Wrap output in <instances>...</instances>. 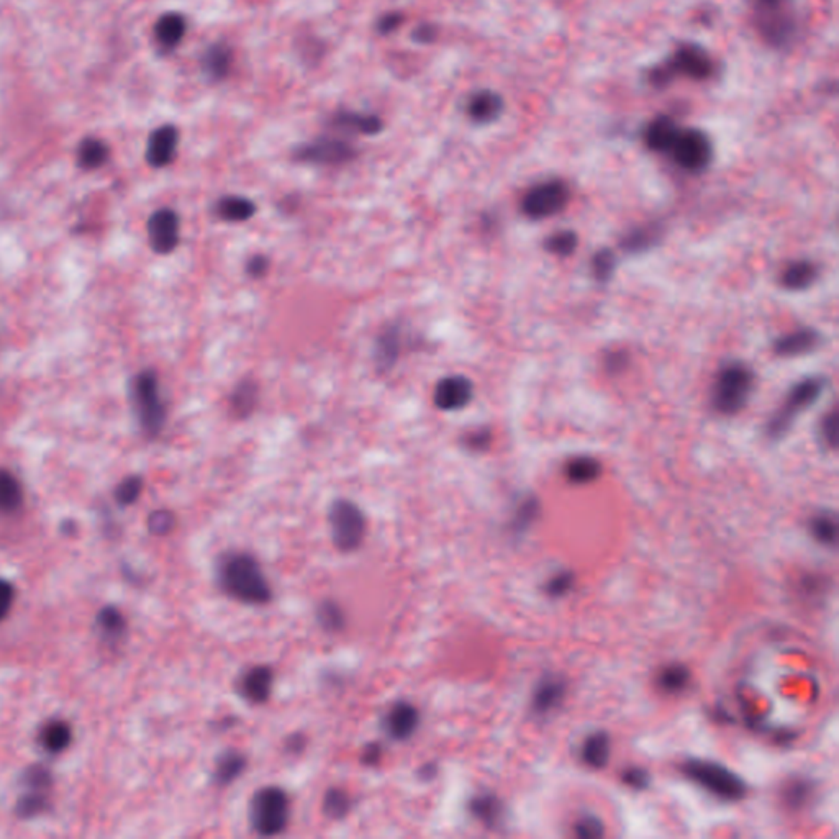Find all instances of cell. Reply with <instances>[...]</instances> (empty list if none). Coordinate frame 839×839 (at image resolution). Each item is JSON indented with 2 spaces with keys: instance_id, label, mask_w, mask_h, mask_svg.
<instances>
[{
  "instance_id": "1",
  "label": "cell",
  "mask_w": 839,
  "mask_h": 839,
  "mask_svg": "<svg viewBox=\"0 0 839 839\" xmlns=\"http://www.w3.org/2000/svg\"><path fill=\"white\" fill-rule=\"evenodd\" d=\"M219 586L228 595L246 605H266L273 598V588L262 572L261 564L250 553H228L219 563Z\"/></svg>"
},
{
  "instance_id": "2",
  "label": "cell",
  "mask_w": 839,
  "mask_h": 839,
  "mask_svg": "<svg viewBox=\"0 0 839 839\" xmlns=\"http://www.w3.org/2000/svg\"><path fill=\"white\" fill-rule=\"evenodd\" d=\"M682 776L705 792L723 802H739L747 794V786L731 769L707 759H689L681 767Z\"/></svg>"
},
{
  "instance_id": "3",
  "label": "cell",
  "mask_w": 839,
  "mask_h": 839,
  "mask_svg": "<svg viewBox=\"0 0 839 839\" xmlns=\"http://www.w3.org/2000/svg\"><path fill=\"white\" fill-rule=\"evenodd\" d=\"M132 402L138 423L148 438H156L166 423V405L155 371H141L132 382Z\"/></svg>"
},
{
  "instance_id": "4",
  "label": "cell",
  "mask_w": 839,
  "mask_h": 839,
  "mask_svg": "<svg viewBox=\"0 0 839 839\" xmlns=\"http://www.w3.org/2000/svg\"><path fill=\"white\" fill-rule=\"evenodd\" d=\"M755 388V372L743 363H731L718 372L712 392V405L722 415H736L745 409Z\"/></svg>"
},
{
  "instance_id": "5",
  "label": "cell",
  "mask_w": 839,
  "mask_h": 839,
  "mask_svg": "<svg viewBox=\"0 0 839 839\" xmlns=\"http://www.w3.org/2000/svg\"><path fill=\"white\" fill-rule=\"evenodd\" d=\"M827 388V380L819 376L807 378L797 382L788 392L786 402L777 410L767 423V436L771 440L784 438L792 428L794 421L803 410L810 409L821 397Z\"/></svg>"
},
{
  "instance_id": "6",
  "label": "cell",
  "mask_w": 839,
  "mask_h": 839,
  "mask_svg": "<svg viewBox=\"0 0 839 839\" xmlns=\"http://www.w3.org/2000/svg\"><path fill=\"white\" fill-rule=\"evenodd\" d=\"M252 828L261 836H277L289 825L291 800L279 787H262L252 800Z\"/></svg>"
},
{
  "instance_id": "7",
  "label": "cell",
  "mask_w": 839,
  "mask_h": 839,
  "mask_svg": "<svg viewBox=\"0 0 839 839\" xmlns=\"http://www.w3.org/2000/svg\"><path fill=\"white\" fill-rule=\"evenodd\" d=\"M328 522L332 528L333 543L340 551L351 553L363 545L366 538V516L351 500L340 499L330 507Z\"/></svg>"
},
{
  "instance_id": "8",
  "label": "cell",
  "mask_w": 839,
  "mask_h": 839,
  "mask_svg": "<svg viewBox=\"0 0 839 839\" xmlns=\"http://www.w3.org/2000/svg\"><path fill=\"white\" fill-rule=\"evenodd\" d=\"M569 202V188L559 179H549L528 190L522 200V212L531 220H543L559 213Z\"/></svg>"
},
{
  "instance_id": "9",
  "label": "cell",
  "mask_w": 839,
  "mask_h": 839,
  "mask_svg": "<svg viewBox=\"0 0 839 839\" xmlns=\"http://www.w3.org/2000/svg\"><path fill=\"white\" fill-rule=\"evenodd\" d=\"M357 157V149L338 137H320L304 143L294 151V159L316 166H343Z\"/></svg>"
},
{
  "instance_id": "10",
  "label": "cell",
  "mask_w": 839,
  "mask_h": 839,
  "mask_svg": "<svg viewBox=\"0 0 839 839\" xmlns=\"http://www.w3.org/2000/svg\"><path fill=\"white\" fill-rule=\"evenodd\" d=\"M671 153L675 163L691 172H700L712 161L710 140L700 130H681Z\"/></svg>"
},
{
  "instance_id": "11",
  "label": "cell",
  "mask_w": 839,
  "mask_h": 839,
  "mask_svg": "<svg viewBox=\"0 0 839 839\" xmlns=\"http://www.w3.org/2000/svg\"><path fill=\"white\" fill-rule=\"evenodd\" d=\"M712 68L714 64L707 52L700 50L699 46L687 44L675 52L671 63L667 64V68L658 69L652 74V81L654 83L666 81L672 73L683 74L693 79H707L712 73Z\"/></svg>"
},
{
  "instance_id": "12",
  "label": "cell",
  "mask_w": 839,
  "mask_h": 839,
  "mask_svg": "<svg viewBox=\"0 0 839 839\" xmlns=\"http://www.w3.org/2000/svg\"><path fill=\"white\" fill-rule=\"evenodd\" d=\"M148 240L156 254H171L178 248L180 238V221L172 209L156 210L148 220Z\"/></svg>"
},
{
  "instance_id": "13",
  "label": "cell",
  "mask_w": 839,
  "mask_h": 839,
  "mask_svg": "<svg viewBox=\"0 0 839 839\" xmlns=\"http://www.w3.org/2000/svg\"><path fill=\"white\" fill-rule=\"evenodd\" d=\"M179 147V130L171 124L157 126L148 138L145 157L155 169L168 168L174 161Z\"/></svg>"
},
{
  "instance_id": "14",
  "label": "cell",
  "mask_w": 839,
  "mask_h": 839,
  "mask_svg": "<svg viewBox=\"0 0 839 839\" xmlns=\"http://www.w3.org/2000/svg\"><path fill=\"white\" fill-rule=\"evenodd\" d=\"M474 397V386L466 376H446L441 379L435 388L433 400L435 405L443 412H456L471 404Z\"/></svg>"
},
{
  "instance_id": "15",
  "label": "cell",
  "mask_w": 839,
  "mask_h": 839,
  "mask_svg": "<svg viewBox=\"0 0 839 839\" xmlns=\"http://www.w3.org/2000/svg\"><path fill=\"white\" fill-rule=\"evenodd\" d=\"M420 724L419 708L410 702H397L384 718V730L394 741H407Z\"/></svg>"
},
{
  "instance_id": "16",
  "label": "cell",
  "mask_w": 839,
  "mask_h": 839,
  "mask_svg": "<svg viewBox=\"0 0 839 839\" xmlns=\"http://www.w3.org/2000/svg\"><path fill=\"white\" fill-rule=\"evenodd\" d=\"M566 697V681L559 675L549 674L538 682L531 697V710L538 716H546L557 710Z\"/></svg>"
},
{
  "instance_id": "17",
  "label": "cell",
  "mask_w": 839,
  "mask_h": 839,
  "mask_svg": "<svg viewBox=\"0 0 839 839\" xmlns=\"http://www.w3.org/2000/svg\"><path fill=\"white\" fill-rule=\"evenodd\" d=\"M786 2L787 0H757L761 13L766 15V19L761 21L763 33L767 40L776 44L786 43L794 30V23L788 20L786 13H782Z\"/></svg>"
},
{
  "instance_id": "18",
  "label": "cell",
  "mask_w": 839,
  "mask_h": 839,
  "mask_svg": "<svg viewBox=\"0 0 839 839\" xmlns=\"http://www.w3.org/2000/svg\"><path fill=\"white\" fill-rule=\"evenodd\" d=\"M274 672L269 666H254L244 672L238 682L243 699L254 705L269 700L273 692Z\"/></svg>"
},
{
  "instance_id": "19",
  "label": "cell",
  "mask_w": 839,
  "mask_h": 839,
  "mask_svg": "<svg viewBox=\"0 0 839 839\" xmlns=\"http://www.w3.org/2000/svg\"><path fill=\"white\" fill-rule=\"evenodd\" d=\"M332 126L343 133H356L364 137L379 135L384 128L382 120L374 114L355 112V110H340L332 116Z\"/></svg>"
},
{
  "instance_id": "20",
  "label": "cell",
  "mask_w": 839,
  "mask_h": 839,
  "mask_svg": "<svg viewBox=\"0 0 839 839\" xmlns=\"http://www.w3.org/2000/svg\"><path fill=\"white\" fill-rule=\"evenodd\" d=\"M402 351V336L399 326L388 325L376 338L374 343V364L378 372H388L399 361Z\"/></svg>"
},
{
  "instance_id": "21",
  "label": "cell",
  "mask_w": 839,
  "mask_h": 839,
  "mask_svg": "<svg viewBox=\"0 0 839 839\" xmlns=\"http://www.w3.org/2000/svg\"><path fill=\"white\" fill-rule=\"evenodd\" d=\"M188 32V21L178 12H168L161 15L155 23V42L161 50L172 52L184 40Z\"/></svg>"
},
{
  "instance_id": "22",
  "label": "cell",
  "mask_w": 839,
  "mask_h": 839,
  "mask_svg": "<svg viewBox=\"0 0 839 839\" xmlns=\"http://www.w3.org/2000/svg\"><path fill=\"white\" fill-rule=\"evenodd\" d=\"M821 345V336L819 332L811 328H802L794 333H788L779 338L774 343V351L777 356L795 357L803 356L815 351Z\"/></svg>"
},
{
  "instance_id": "23",
  "label": "cell",
  "mask_w": 839,
  "mask_h": 839,
  "mask_svg": "<svg viewBox=\"0 0 839 839\" xmlns=\"http://www.w3.org/2000/svg\"><path fill=\"white\" fill-rule=\"evenodd\" d=\"M200 64H202V71L209 81L220 83L230 74L233 52L227 43H213L202 54Z\"/></svg>"
},
{
  "instance_id": "24",
  "label": "cell",
  "mask_w": 839,
  "mask_h": 839,
  "mask_svg": "<svg viewBox=\"0 0 839 839\" xmlns=\"http://www.w3.org/2000/svg\"><path fill=\"white\" fill-rule=\"evenodd\" d=\"M504 112V100L492 91H479L467 100V116L474 124H492Z\"/></svg>"
},
{
  "instance_id": "25",
  "label": "cell",
  "mask_w": 839,
  "mask_h": 839,
  "mask_svg": "<svg viewBox=\"0 0 839 839\" xmlns=\"http://www.w3.org/2000/svg\"><path fill=\"white\" fill-rule=\"evenodd\" d=\"M228 404H230V413L235 419H250L260 404L258 382L252 378L242 379L231 390Z\"/></svg>"
},
{
  "instance_id": "26",
  "label": "cell",
  "mask_w": 839,
  "mask_h": 839,
  "mask_svg": "<svg viewBox=\"0 0 839 839\" xmlns=\"http://www.w3.org/2000/svg\"><path fill=\"white\" fill-rule=\"evenodd\" d=\"M469 813L487 828H499L505 819V808L502 800L491 792H483L471 798Z\"/></svg>"
},
{
  "instance_id": "27",
  "label": "cell",
  "mask_w": 839,
  "mask_h": 839,
  "mask_svg": "<svg viewBox=\"0 0 839 839\" xmlns=\"http://www.w3.org/2000/svg\"><path fill=\"white\" fill-rule=\"evenodd\" d=\"M611 739L605 731L588 734L580 746V761L590 769H603L609 764Z\"/></svg>"
},
{
  "instance_id": "28",
  "label": "cell",
  "mask_w": 839,
  "mask_h": 839,
  "mask_svg": "<svg viewBox=\"0 0 839 839\" xmlns=\"http://www.w3.org/2000/svg\"><path fill=\"white\" fill-rule=\"evenodd\" d=\"M256 210V204L243 196H223L215 202V215L230 223L252 220Z\"/></svg>"
},
{
  "instance_id": "29",
  "label": "cell",
  "mask_w": 839,
  "mask_h": 839,
  "mask_svg": "<svg viewBox=\"0 0 839 839\" xmlns=\"http://www.w3.org/2000/svg\"><path fill=\"white\" fill-rule=\"evenodd\" d=\"M692 682V672L681 662H671L662 666L656 674V687L666 695H679L687 691Z\"/></svg>"
},
{
  "instance_id": "30",
  "label": "cell",
  "mask_w": 839,
  "mask_h": 839,
  "mask_svg": "<svg viewBox=\"0 0 839 839\" xmlns=\"http://www.w3.org/2000/svg\"><path fill=\"white\" fill-rule=\"evenodd\" d=\"M77 166L84 171H97L107 164L110 157V148L104 140L87 137L77 145Z\"/></svg>"
},
{
  "instance_id": "31",
  "label": "cell",
  "mask_w": 839,
  "mask_h": 839,
  "mask_svg": "<svg viewBox=\"0 0 839 839\" xmlns=\"http://www.w3.org/2000/svg\"><path fill=\"white\" fill-rule=\"evenodd\" d=\"M40 745L48 755H60L68 749L73 739L71 726L63 720H52L40 731Z\"/></svg>"
},
{
  "instance_id": "32",
  "label": "cell",
  "mask_w": 839,
  "mask_h": 839,
  "mask_svg": "<svg viewBox=\"0 0 839 839\" xmlns=\"http://www.w3.org/2000/svg\"><path fill=\"white\" fill-rule=\"evenodd\" d=\"M679 132H681V128L675 125V122L672 118H667V116L656 118L646 132V145L652 151H659V153L671 151L672 145H674L675 138L679 135Z\"/></svg>"
},
{
  "instance_id": "33",
  "label": "cell",
  "mask_w": 839,
  "mask_h": 839,
  "mask_svg": "<svg viewBox=\"0 0 839 839\" xmlns=\"http://www.w3.org/2000/svg\"><path fill=\"white\" fill-rule=\"evenodd\" d=\"M817 276H819V269L813 262L800 260L787 266L780 276V283L788 291H805L817 281Z\"/></svg>"
},
{
  "instance_id": "34",
  "label": "cell",
  "mask_w": 839,
  "mask_h": 839,
  "mask_svg": "<svg viewBox=\"0 0 839 839\" xmlns=\"http://www.w3.org/2000/svg\"><path fill=\"white\" fill-rule=\"evenodd\" d=\"M23 487L20 481L7 469H0V514L17 512L23 505Z\"/></svg>"
},
{
  "instance_id": "35",
  "label": "cell",
  "mask_w": 839,
  "mask_h": 839,
  "mask_svg": "<svg viewBox=\"0 0 839 839\" xmlns=\"http://www.w3.org/2000/svg\"><path fill=\"white\" fill-rule=\"evenodd\" d=\"M246 769V757L238 751H227L217 759L213 779L220 787L230 786Z\"/></svg>"
},
{
  "instance_id": "36",
  "label": "cell",
  "mask_w": 839,
  "mask_h": 839,
  "mask_svg": "<svg viewBox=\"0 0 839 839\" xmlns=\"http://www.w3.org/2000/svg\"><path fill=\"white\" fill-rule=\"evenodd\" d=\"M600 474L602 464L590 456H579L566 464L567 481L577 485L594 483Z\"/></svg>"
},
{
  "instance_id": "37",
  "label": "cell",
  "mask_w": 839,
  "mask_h": 839,
  "mask_svg": "<svg viewBox=\"0 0 839 839\" xmlns=\"http://www.w3.org/2000/svg\"><path fill=\"white\" fill-rule=\"evenodd\" d=\"M810 535L819 541V545L835 546L838 539V520L836 515L831 512H821V514L813 515L810 523H808Z\"/></svg>"
},
{
  "instance_id": "38",
  "label": "cell",
  "mask_w": 839,
  "mask_h": 839,
  "mask_svg": "<svg viewBox=\"0 0 839 839\" xmlns=\"http://www.w3.org/2000/svg\"><path fill=\"white\" fill-rule=\"evenodd\" d=\"M538 515H539V502L536 497H526L523 499L518 507L515 508L514 516L508 523V528L512 531V535L520 536L526 533L536 520H538Z\"/></svg>"
},
{
  "instance_id": "39",
  "label": "cell",
  "mask_w": 839,
  "mask_h": 839,
  "mask_svg": "<svg viewBox=\"0 0 839 839\" xmlns=\"http://www.w3.org/2000/svg\"><path fill=\"white\" fill-rule=\"evenodd\" d=\"M661 228L658 225H650V227H641V228H636V230L628 231L627 236L621 240V248L625 252H641L650 250L651 246H654L658 240H659V235H661Z\"/></svg>"
},
{
  "instance_id": "40",
  "label": "cell",
  "mask_w": 839,
  "mask_h": 839,
  "mask_svg": "<svg viewBox=\"0 0 839 839\" xmlns=\"http://www.w3.org/2000/svg\"><path fill=\"white\" fill-rule=\"evenodd\" d=\"M315 617L318 625L328 633H338L347 627V615L333 600H325L318 603Z\"/></svg>"
},
{
  "instance_id": "41",
  "label": "cell",
  "mask_w": 839,
  "mask_h": 839,
  "mask_svg": "<svg viewBox=\"0 0 839 839\" xmlns=\"http://www.w3.org/2000/svg\"><path fill=\"white\" fill-rule=\"evenodd\" d=\"M97 627L107 640H120L126 631V621L120 610L105 607L97 615Z\"/></svg>"
},
{
  "instance_id": "42",
  "label": "cell",
  "mask_w": 839,
  "mask_h": 839,
  "mask_svg": "<svg viewBox=\"0 0 839 839\" xmlns=\"http://www.w3.org/2000/svg\"><path fill=\"white\" fill-rule=\"evenodd\" d=\"M50 808V800H48V792H35L30 790L28 794L21 795L15 805V813L20 819H33L44 813Z\"/></svg>"
},
{
  "instance_id": "43",
  "label": "cell",
  "mask_w": 839,
  "mask_h": 839,
  "mask_svg": "<svg viewBox=\"0 0 839 839\" xmlns=\"http://www.w3.org/2000/svg\"><path fill=\"white\" fill-rule=\"evenodd\" d=\"M322 810L328 819H345L351 810V798L343 788H330L324 797Z\"/></svg>"
},
{
  "instance_id": "44",
  "label": "cell",
  "mask_w": 839,
  "mask_h": 839,
  "mask_svg": "<svg viewBox=\"0 0 839 839\" xmlns=\"http://www.w3.org/2000/svg\"><path fill=\"white\" fill-rule=\"evenodd\" d=\"M813 792V787L811 784L805 780V779H794L790 780L786 787H784V794H782V800L786 802L787 807L792 808V810H798V808L803 807L810 800V795Z\"/></svg>"
},
{
  "instance_id": "45",
  "label": "cell",
  "mask_w": 839,
  "mask_h": 839,
  "mask_svg": "<svg viewBox=\"0 0 839 839\" xmlns=\"http://www.w3.org/2000/svg\"><path fill=\"white\" fill-rule=\"evenodd\" d=\"M545 248L556 256H569L577 248V235L572 230L556 231L546 238Z\"/></svg>"
},
{
  "instance_id": "46",
  "label": "cell",
  "mask_w": 839,
  "mask_h": 839,
  "mask_svg": "<svg viewBox=\"0 0 839 839\" xmlns=\"http://www.w3.org/2000/svg\"><path fill=\"white\" fill-rule=\"evenodd\" d=\"M576 587V576L569 571H561L546 580V595L553 598L566 597Z\"/></svg>"
},
{
  "instance_id": "47",
  "label": "cell",
  "mask_w": 839,
  "mask_h": 839,
  "mask_svg": "<svg viewBox=\"0 0 839 839\" xmlns=\"http://www.w3.org/2000/svg\"><path fill=\"white\" fill-rule=\"evenodd\" d=\"M143 479L140 475H128L122 483L116 485V500L124 507L133 505L143 492Z\"/></svg>"
},
{
  "instance_id": "48",
  "label": "cell",
  "mask_w": 839,
  "mask_h": 839,
  "mask_svg": "<svg viewBox=\"0 0 839 839\" xmlns=\"http://www.w3.org/2000/svg\"><path fill=\"white\" fill-rule=\"evenodd\" d=\"M617 268V256L610 250H600L592 258V274L598 283H607Z\"/></svg>"
},
{
  "instance_id": "49",
  "label": "cell",
  "mask_w": 839,
  "mask_h": 839,
  "mask_svg": "<svg viewBox=\"0 0 839 839\" xmlns=\"http://www.w3.org/2000/svg\"><path fill=\"white\" fill-rule=\"evenodd\" d=\"M25 788L35 792H48L52 786V774L43 766H32L23 774Z\"/></svg>"
},
{
  "instance_id": "50",
  "label": "cell",
  "mask_w": 839,
  "mask_h": 839,
  "mask_svg": "<svg viewBox=\"0 0 839 839\" xmlns=\"http://www.w3.org/2000/svg\"><path fill=\"white\" fill-rule=\"evenodd\" d=\"M176 516L169 510H155L148 516V530L156 536H166L174 530Z\"/></svg>"
},
{
  "instance_id": "51",
  "label": "cell",
  "mask_w": 839,
  "mask_h": 839,
  "mask_svg": "<svg viewBox=\"0 0 839 839\" xmlns=\"http://www.w3.org/2000/svg\"><path fill=\"white\" fill-rule=\"evenodd\" d=\"M572 829H574V835L577 838L584 839L602 838L603 833H605L603 823L597 817H592V815L577 819Z\"/></svg>"
},
{
  "instance_id": "52",
  "label": "cell",
  "mask_w": 839,
  "mask_h": 839,
  "mask_svg": "<svg viewBox=\"0 0 839 839\" xmlns=\"http://www.w3.org/2000/svg\"><path fill=\"white\" fill-rule=\"evenodd\" d=\"M491 443H492V433L489 428H477V430L469 431L467 435L462 436V444L469 451H485L491 446Z\"/></svg>"
},
{
  "instance_id": "53",
  "label": "cell",
  "mask_w": 839,
  "mask_h": 839,
  "mask_svg": "<svg viewBox=\"0 0 839 839\" xmlns=\"http://www.w3.org/2000/svg\"><path fill=\"white\" fill-rule=\"evenodd\" d=\"M838 412L833 410L821 421V438L833 450L838 446Z\"/></svg>"
},
{
  "instance_id": "54",
  "label": "cell",
  "mask_w": 839,
  "mask_h": 839,
  "mask_svg": "<svg viewBox=\"0 0 839 839\" xmlns=\"http://www.w3.org/2000/svg\"><path fill=\"white\" fill-rule=\"evenodd\" d=\"M621 780L625 786L635 790H643L650 786V774L641 767H628L623 771Z\"/></svg>"
},
{
  "instance_id": "55",
  "label": "cell",
  "mask_w": 839,
  "mask_h": 839,
  "mask_svg": "<svg viewBox=\"0 0 839 839\" xmlns=\"http://www.w3.org/2000/svg\"><path fill=\"white\" fill-rule=\"evenodd\" d=\"M15 600V588L9 580L0 579V621L11 613Z\"/></svg>"
},
{
  "instance_id": "56",
  "label": "cell",
  "mask_w": 839,
  "mask_h": 839,
  "mask_svg": "<svg viewBox=\"0 0 839 839\" xmlns=\"http://www.w3.org/2000/svg\"><path fill=\"white\" fill-rule=\"evenodd\" d=\"M244 271L252 279H261L266 274L269 273V260L264 254H254L246 262Z\"/></svg>"
},
{
  "instance_id": "57",
  "label": "cell",
  "mask_w": 839,
  "mask_h": 839,
  "mask_svg": "<svg viewBox=\"0 0 839 839\" xmlns=\"http://www.w3.org/2000/svg\"><path fill=\"white\" fill-rule=\"evenodd\" d=\"M402 21H404V17L400 15L399 12H390V13H386L379 19L376 28H378L380 35H390V33H394L399 28Z\"/></svg>"
},
{
  "instance_id": "58",
  "label": "cell",
  "mask_w": 839,
  "mask_h": 839,
  "mask_svg": "<svg viewBox=\"0 0 839 839\" xmlns=\"http://www.w3.org/2000/svg\"><path fill=\"white\" fill-rule=\"evenodd\" d=\"M436 36H438V30H436L435 25H430V23L419 25L412 33L413 42L420 43V44H430V43L436 40Z\"/></svg>"
},
{
  "instance_id": "59",
  "label": "cell",
  "mask_w": 839,
  "mask_h": 839,
  "mask_svg": "<svg viewBox=\"0 0 839 839\" xmlns=\"http://www.w3.org/2000/svg\"><path fill=\"white\" fill-rule=\"evenodd\" d=\"M380 759H382V746L379 743L367 745L361 755V763L366 766H378Z\"/></svg>"
},
{
  "instance_id": "60",
  "label": "cell",
  "mask_w": 839,
  "mask_h": 839,
  "mask_svg": "<svg viewBox=\"0 0 839 839\" xmlns=\"http://www.w3.org/2000/svg\"><path fill=\"white\" fill-rule=\"evenodd\" d=\"M307 746V739H305L304 734L295 733L292 736H289L284 743V749L291 755H300Z\"/></svg>"
},
{
  "instance_id": "61",
  "label": "cell",
  "mask_w": 839,
  "mask_h": 839,
  "mask_svg": "<svg viewBox=\"0 0 839 839\" xmlns=\"http://www.w3.org/2000/svg\"><path fill=\"white\" fill-rule=\"evenodd\" d=\"M628 364V356L625 353H613L611 356L607 359V366H609L610 371H619L621 367H625Z\"/></svg>"
},
{
  "instance_id": "62",
  "label": "cell",
  "mask_w": 839,
  "mask_h": 839,
  "mask_svg": "<svg viewBox=\"0 0 839 839\" xmlns=\"http://www.w3.org/2000/svg\"><path fill=\"white\" fill-rule=\"evenodd\" d=\"M436 774H438V767H436V764H433V763H428V764H423V766L420 767L419 777L421 780H427V782H428V780H431Z\"/></svg>"
}]
</instances>
